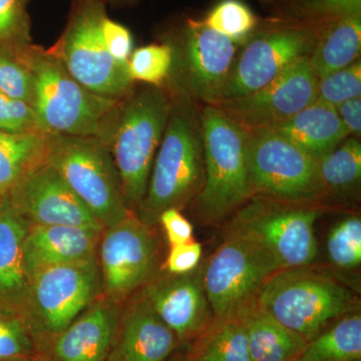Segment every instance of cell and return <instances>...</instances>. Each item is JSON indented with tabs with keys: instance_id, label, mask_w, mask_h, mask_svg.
Returning a JSON list of instances; mask_svg holds the SVG:
<instances>
[{
	"instance_id": "obj_1",
	"label": "cell",
	"mask_w": 361,
	"mask_h": 361,
	"mask_svg": "<svg viewBox=\"0 0 361 361\" xmlns=\"http://www.w3.org/2000/svg\"><path fill=\"white\" fill-rule=\"evenodd\" d=\"M170 90V89H169ZM171 90L172 106L137 216L145 224L158 225L168 209L194 201L205 179L201 104Z\"/></svg>"
},
{
	"instance_id": "obj_2",
	"label": "cell",
	"mask_w": 361,
	"mask_h": 361,
	"mask_svg": "<svg viewBox=\"0 0 361 361\" xmlns=\"http://www.w3.org/2000/svg\"><path fill=\"white\" fill-rule=\"evenodd\" d=\"M323 208L252 196L233 214L225 234L248 247L272 274L311 265L318 253L314 225Z\"/></svg>"
},
{
	"instance_id": "obj_3",
	"label": "cell",
	"mask_w": 361,
	"mask_h": 361,
	"mask_svg": "<svg viewBox=\"0 0 361 361\" xmlns=\"http://www.w3.org/2000/svg\"><path fill=\"white\" fill-rule=\"evenodd\" d=\"M171 106L172 94L166 85L135 89L123 99L102 137L115 163L126 201L134 214L146 195Z\"/></svg>"
},
{
	"instance_id": "obj_4",
	"label": "cell",
	"mask_w": 361,
	"mask_h": 361,
	"mask_svg": "<svg viewBox=\"0 0 361 361\" xmlns=\"http://www.w3.org/2000/svg\"><path fill=\"white\" fill-rule=\"evenodd\" d=\"M18 54L32 71V106L44 133L101 140L122 101L90 92L49 49L32 44Z\"/></svg>"
},
{
	"instance_id": "obj_5",
	"label": "cell",
	"mask_w": 361,
	"mask_h": 361,
	"mask_svg": "<svg viewBox=\"0 0 361 361\" xmlns=\"http://www.w3.org/2000/svg\"><path fill=\"white\" fill-rule=\"evenodd\" d=\"M256 304L310 342L334 320L356 312L357 297L334 275L307 265L271 275Z\"/></svg>"
},
{
	"instance_id": "obj_6",
	"label": "cell",
	"mask_w": 361,
	"mask_h": 361,
	"mask_svg": "<svg viewBox=\"0 0 361 361\" xmlns=\"http://www.w3.org/2000/svg\"><path fill=\"white\" fill-rule=\"evenodd\" d=\"M205 179L196 197L203 221L218 224L252 197L249 182V130L213 104H201Z\"/></svg>"
},
{
	"instance_id": "obj_7",
	"label": "cell",
	"mask_w": 361,
	"mask_h": 361,
	"mask_svg": "<svg viewBox=\"0 0 361 361\" xmlns=\"http://www.w3.org/2000/svg\"><path fill=\"white\" fill-rule=\"evenodd\" d=\"M47 163L106 228L133 214L111 153L97 137L49 135Z\"/></svg>"
},
{
	"instance_id": "obj_8",
	"label": "cell",
	"mask_w": 361,
	"mask_h": 361,
	"mask_svg": "<svg viewBox=\"0 0 361 361\" xmlns=\"http://www.w3.org/2000/svg\"><path fill=\"white\" fill-rule=\"evenodd\" d=\"M106 4L101 0H73L63 35L49 51L90 92L123 101L134 92L128 63H118L106 49L102 21Z\"/></svg>"
},
{
	"instance_id": "obj_9",
	"label": "cell",
	"mask_w": 361,
	"mask_h": 361,
	"mask_svg": "<svg viewBox=\"0 0 361 361\" xmlns=\"http://www.w3.org/2000/svg\"><path fill=\"white\" fill-rule=\"evenodd\" d=\"M102 295L97 257L49 266L28 279L20 313L39 342L42 356L47 343Z\"/></svg>"
},
{
	"instance_id": "obj_10",
	"label": "cell",
	"mask_w": 361,
	"mask_h": 361,
	"mask_svg": "<svg viewBox=\"0 0 361 361\" xmlns=\"http://www.w3.org/2000/svg\"><path fill=\"white\" fill-rule=\"evenodd\" d=\"M164 42L174 61L166 85L200 104L219 101L234 65L239 45L209 28L202 20L183 18L166 33Z\"/></svg>"
},
{
	"instance_id": "obj_11",
	"label": "cell",
	"mask_w": 361,
	"mask_h": 361,
	"mask_svg": "<svg viewBox=\"0 0 361 361\" xmlns=\"http://www.w3.org/2000/svg\"><path fill=\"white\" fill-rule=\"evenodd\" d=\"M247 161L252 196L299 203L325 200L317 160L276 130H249Z\"/></svg>"
},
{
	"instance_id": "obj_12",
	"label": "cell",
	"mask_w": 361,
	"mask_h": 361,
	"mask_svg": "<svg viewBox=\"0 0 361 361\" xmlns=\"http://www.w3.org/2000/svg\"><path fill=\"white\" fill-rule=\"evenodd\" d=\"M317 37L302 26L262 18L240 47L220 99L246 96L269 84L297 61L310 56Z\"/></svg>"
},
{
	"instance_id": "obj_13",
	"label": "cell",
	"mask_w": 361,
	"mask_h": 361,
	"mask_svg": "<svg viewBox=\"0 0 361 361\" xmlns=\"http://www.w3.org/2000/svg\"><path fill=\"white\" fill-rule=\"evenodd\" d=\"M102 296L123 304L161 269L160 240L155 227L135 214L106 228L97 252Z\"/></svg>"
},
{
	"instance_id": "obj_14",
	"label": "cell",
	"mask_w": 361,
	"mask_h": 361,
	"mask_svg": "<svg viewBox=\"0 0 361 361\" xmlns=\"http://www.w3.org/2000/svg\"><path fill=\"white\" fill-rule=\"evenodd\" d=\"M317 85L318 78L306 56L261 89L211 104L248 130L271 129L314 103Z\"/></svg>"
},
{
	"instance_id": "obj_15",
	"label": "cell",
	"mask_w": 361,
	"mask_h": 361,
	"mask_svg": "<svg viewBox=\"0 0 361 361\" xmlns=\"http://www.w3.org/2000/svg\"><path fill=\"white\" fill-rule=\"evenodd\" d=\"M201 269L215 319L239 314L255 303L263 285L273 275L248 247L226 234Z\"/></svg>"
},
{
	"instance_id": "obj_16",
	"label": "cell",
	"mask_w": 361,
	"mask_h": 361,
	"mask_svg": "<svg viewBox=\"0 0 361 361\" xmlns=\"http://www.w3.org/2000/svg\"><path fill=\"white\" fill-rule=\"evenodd\" d=\"M6 198L14 212L30 226L68 225L104 230L49 163L25 175Z\"/></svg>"
},
{
	"instance_id": "obj_17",
	"label": "cell",
	"mask_w": 361,
	"mask_h": 361,
	"mask_svg": "<svg viewBox=\"0 0 361 361\" xmlns=\"http://www.w3.org/2000/svg\"><path fill=\"white\" fill-rule=\"evenodd\" d=\"M139 291L180 344L193 343L213 322L201 267L186 274L161 269Z\"/></svg>"
},
{
	"instance_id": "obj_18",
	"label": "cell",
	"mask_w": 361,
	"mask_h": 361,
	"mask_svg": "<svg viewBox=\"0 0 361 361\" xmlns=\"http://www.w3.org/2000/svg\"><path fill=\"white\" fill-rule=\"evenodd\" d=\"M122 304L104 296L47 343L45 361H106L115 341Z\"/></svg>"
},
{
	"instance_id": "obj_19",
	"label": "cell",
	"mask_w": 361,
	"mask_h": 361,
	"mask_svg": "<svg viewBox=\"0 0 361 361\" xmlns=\"http://www.w3.org/2000/svg\"><path fill=\"white\" fill-rule=\"evenodd\" d=\"M179 345L174 332L137 291L122 304L106 361H168Z\"/></svg>"
},
{
	"instance_id": "obj_20",
	"label": "cell",
	"mask_w": 361,
	"mask_h": 361,
	"mask_svg": "<svg viewBox=\"0 0 361 361\" xmlns=\"http://www.w3.org/2000/svg\"><path fill=\"white\" fill-rule=\"evenodd\" d=\"M103 232L78 226H30L23 242L28 279L33 273L49 266L94 257Z\"/></svg>"
},
{
	"instance_id": "obj_21",
	"label": "cell",
	"mask_w": 361,
	"mask_h": 361,
	"mask_svg": "<svg viewBox=\"0 0 361 361\" xmlns=\"http://www.w3.org/2000/svg\"><path fill=\"white\" fill-rule=\"evenodd\" d=\"M316 160L349 137L336 108L314 102L288 120L271 128Z\"/></svg>"
},
{
	"instance_id": "obj_22",
	"label": "cell",
	"mask_w": 361,
	"mask_h": 361,
	"mask_svg": "<svg viewBox=\"0 0 361 361\" xmlns=\"http://www.w3.org/2000/svg\"><path fill=\"white\" fill-rule=\"evenodd\" d=\"M30 227L6 198L0 211V304L20 313L28 286L23 242Z\"/></svg>"
},
{
	"instance_id": "obj_23",
	"label": "cell",
	"mask_w": 361,
	"mask_h": 361,
	"mask_svg": "<svg viewBox=\"0 0 361 361\" xmlns=\"http://www.w3.org/2000/svg\"><path fill=\"white\" fill-rule=\"evenodd\" d=\"M245 325L251 361H295L307 341L253 303L239 313Z\"/></svg>"
},
{
	"instance_id": "obj_24",
	"label": "cell",
	"mask_w": 361,
	"mask_h": 361,
	"mask_svg": "<svg viewBox=\"0 0 361 361\" xmlns=\"http://www.w3.org/2000/svg\"><path fill=\"white\" fill-rule=\"evenodd\" d=\"M267 16L319 35L339 21L361 16V0H258Z\"/></svg>"
},
{
	"instance_id": "obj_25",
	"label": "cell",
	"mask_w": 361,
	"mask_h": 361,
	"mask_svg": "<svg viewBox=\"0 0 361 361\" xmlns=\"http://www.w3.org/2000/svg\"><path fill=\"white\" fill-rule=\"evenodd\" d=\"M361 16L348 18L320 33L308 56L316 77L322 78L360 58Z\"/></svg>"
},
{
	"instance_id": "obj_26",
	"label": "cell",
	"mask_w": 361,
	"mask_h": 361,
	"mask_svg": "<svg viewBox=\"0 0 361 361\" xmlns=\"http://www.w3.org/2000/svg\"><path fill=\"white\" fill-rule=\"evenodd\" d=\"M49 137L0 130V195L6 196L25 175L47 163Z\"/></svg>"
},
{
	"instance_id": "obj_27",
	"label": "cell",
	"mask_w": 361,
	"mask_h": 361,
	"mask_svg": "<svg viewBox=\"0 0 361 361\" xmlns=\"http://www.w3.org/2000/svg\"><path fill=\"white\" fill-rule=\"evenodd\" d=\"M188 361H251L240 314L215 319L193 342Z\"/></svg>"
},
{
	"instance_id": "obj_28",
	"label": "cell",
	"mask_w": 361,
	"mask_h": 361,
	"mask_svg": "<svg viewBox=\"0 0 361 361\" xmlns=\"http://www.w3.org/2000/svg\"><path fill=\"white\" fill-rule=\"evenodd\" d=\"M360 358L361 315L353 312L307 342L295 361H360Z\"/></svg>"
},
{
	"instance_id": "obj_29",
	"label": "cell",
	"mask_w": 361,
	"mask_h": 361,
	"mask_svg": "<svg viewBox=\"0 0 361 361\" xmlns=\"http://www.w3.org/2000/svg\"><path fill=\"white\" fill-rule=\"evenodd\" d=\"M318 177L325 199L355 189L361 179V144L355 137L317 159Z\"/></svg>"
},
{
	"instance_id": "obj_30",
	"label": "cell",
	"mask_w": 361,
	"mask_h": 361,
	"mask_svg": "<svg viewBox=\"0 0 361 361\" xmlns=\"http://www.w3.org/2000/svg\"><path fill=\"white\" fill-rule=\"evenodd\" d=\"M202 21L214 32L242 47L255 32L260 18L241 0H221Z\"/></svg>"
},
{
	"instance_id": "obj_31",
	"label": "cell",
	"mask_w": 361,
	"mask_h": 361,
	"mask_svg": "<svg viewBox=\"0 0 361 361\" xmlns=\"http://www.w3.org/2000/svg\"><path fill=\"white\" fill-rule=\"evenodd\" d=\"M42 358L37 337L23 314L0 304V361Z\"/></svg>"
},
{
	"instance_id": "obj_32",
	"label": "cell",
	"mask_w": 361,
	"mask_h": 361,
	"mask_svg": "<svg viewBox=\"0 0 361 361\" xmlns=\"http://www.w3.org/2000/svg\"><path fill=\"white\" fill-rule=\"evenodd\" d=\"M173 61L172 47L163 40L133 51L128 61V71L134 82L161 87L170 78Z\"/></svg>"
},
{
	"instance_id": "obj_33",
	"label": "cell",
	"mask_w": 361,
	"mask_h": 361,
	"mask_svg": "<svg viewBox=\"0 0 361 361\" xmlns=\"http://www.w3.org/2000/svg\"><path fill=\"white\" fill-rule=\"evenodd\" d=\"M327 254L332 265L353 270L361 264V219L360 216L344 218L331 230L327 238Z\"/></svg>"
},
{
	"instance_id": "obj_34",
	"label": "cell",
	"mask_w": 361,
	"mask_h": 361,
	"mask_svg": "<svg viewBox=\"0 0 361 361\" xmlns=\"http://www.w3.org/2000/svg\"><path fill=\"white\" fill-rule=\"evenodd\" d=\"M30 0H0V47L18 51L32 44Z\"/></svg>"
},
{
	"instance_id": "obj_35",
	"label": "cell",
	"mask_w": 361,
	"mask_h": 361,
	"mask_svg": "<svg viewBox=\"0 0 361 361\" xmlns=\"http://www.w3.org/2000/svg\"><path fill=\"white\" fill-rule=\"evenodd\" d=\"M361 61L334 71L318 80L316 102L337 108L348 99L360 97Z\"/></svg>"
},
{
	"instance_id": "obj_36",
	"label": "cell",
	"mask_w": 361,
	"mask_h": 361,
	"mask_svg": "<svg viewBox=\"0 0 361 361\" xmlns=\"http://www.w3.org/2000/svg\"><path fill=\"white\" fill-rule=\"evenodd\" d=\"M33 89L32 71L18 51L0 47V92L32 106Z\"/></svg>"
},
{
	"instance_id": "obj_37",
	"label": "cell",
	"mask_w": 361,
	"mask_h": 361,
	"mask_svg": "<svg viewBox=\"0 0 361 361\" xmlns=\"http://www.w3.org/2000/svg\"><path fill=\"white\" fill-rule=\"evenodd\" d=\"M0 130L11 134H47L30 104L0 92ZM49 135V134H47Z\"/></svg>"
},
{
	"instance_id": "obj_38",
	"label": "cell",
	"mask_w": 361,
	"mask_h": 361,
	"mask_svg": "<svg viewBox=\"0 0 361 361\" xmlns=\"http://www.w3.org/2000/svg\"><path fill=\"white\" fill-rule=\"evenodd\" d=\"M102 37L106 49L118 63H126L134 51V39L129 28L109 18L108 14L102 21Z\"/></svg>"
},
{
	"instance_id": "obj_39",
	"label": "cell",
	"mask_w": 361,
	"mask_h": 361,
	"mask_svg": "<svg viewBox=\"0 0 361 361\" xmlns=\"http://www.w3.org/2000/svg\"><path fill=\"white\" fill-rule=\"evenodd\" d=\"M203 249L200 243L192 241L171 246L161 269L171 274H186L200 266Z\"/></svg>"
},
{
	"instance_id": "obj_40",
	"label": "cell",
	"mask_w": 361,
	"mask_h": 361,
	"mask_svg": "<svg viewBox=\"0 0 361 361\" xmlns=\"http://www.w3.org/2000/svg\"><path fill=\"white\" fill-rule=\"evenodd\" d=\"M158 224L163 227L170 247L193 240V225L179 209L171 208L164 211L159 217Z\"/></svg>"
},
{
	"instance_id": "obj_41",
	"label": "cell",
	"mask_w": 361,
	"mask_h": 361,
	"mask_svg": "<svg viewBox=\"0 0 361 361\" xmlns=\"http://www.w3.org/2000/svg\"><path fill=\"white\" fill-rule=\"evenodd\" d=\"M344 129L348 135H360L361 133V97L348 99L336 108Z\"/></svg>"
},
{
	"instance_id": "obj_42",
	"label": "cell",
	"mask_w": 361,
	"mask_h": 361,
	"mask_svg": "<svg viewBox=\"0 0 361 361\" xmlns=\"http://www.w3.org/2000/svg\"><path fill=\"white\" fill-rule=\"evenodd\" d=\"M101 1L104 2L106 4V2H110L111 4H132L134 2L137 1V0H101Z\"/></svg>"
},
{
	"instance_id": "obj_43",
	"label": "cell",
	"mask_w": 361,
	"mask_h": 361,
	"mask_svg": "<svg viewBox=\"0 0 361 361\" xmlns=\"http://www.w3.org/2000/svg\"><path fill=\"white\" fill-rule=\"evenodd\" d=\"M4 202H6V196L0 195V211H1L2 207L4 205Z\"/></svg>"
},
{
	"instance_id": "obj_44",
	"label": "cell",
	"mask_w": 361,
	"mask_h": 361,
	"mask_svg": "<svg viewBox=\"0 0 361 361\" xmlns=\"http://www.w3.org/2000/svg\"><path fill=\"white\" fill-rule=\"evenodd\" d=\"M21 361H45L42 360V358H30V360H21Z\"/></svg>"
},
{
	"instance_id": "obj_45",
	"label": "cell",
	"mask_w": 361,
	"mask_h": 361,
	"mask_svg": "<svg viewBox=\"0 0 361 361\" xmlns=\"http://www.w3.org/2000/svg\"><path fill=\"white\" fill-rule=\"evenodd\" d=\"M21 361V360H20Z\"/></svg>"
}]
</instances>
